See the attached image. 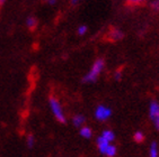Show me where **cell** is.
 <instances>
[{"label": "cell", "instance_id": "cell-17", "mask_svg": "<svg viewBox=\"0 0 159 157\" xmlns=\"http://www.w3.org/2000/svg\"><path fill=\"white\" fill-rule=\"evenodd\" d=\"M120 78H121V72H120V71H117V72L115 73V80H117V81H119Z\"/></svg>", "mask_w": 159, "mask_h": 157}, {"label": "cell", "instance_id": "cell-16", "mask_svg": "<svg viewBox=\"0 0 159 157\" xmlns=\"http://www.w3.org/2000/svg\"><path fill=\"white\" fill-rule=\"evenodd\" d=\"M151 7H152L155 10H159V1H153L151 3Z\"/></svg>", "mask_w": 159, "mask_h": 157}, {"label": "cell", "instance_id": "cell-12", "mask_svg": "<svg viewBox=\"0 0 159 157\" xmlns=\"http://www.w3.org/2000/svg\"><path fill=\"white\" fill-rule=\"evenodd\" d=\"M123 33L121 32L120 29H114L113 32H112V37H113V39H121L123 38Z\"/></svg>", "mask_w": 159, "mask_h": 157}, {"label": "cell", "instance_id": "cell-6", "mask_svg": "<svg viewBox=\"0 0 159 157\" xmlns=\"http://www.w3.org/2000/svg\"><path fill=\"white\" fill-rule=\"evenodd\" d=\"M72 122H74L76 127L80 128L84 125V122H85V117L83 115H76L74 117V119H72Z\"/></svg>", "mask_w": 159, "mask_h": 157}, {"label": "cell", "instance_id": "cell-11", "mask_svg": "<svg viewBox=\"0 0 159 157\" xmlns=\"http://www.w3.org/2000/svg\"><path fill=\"white\" fill-rule=\"evenodd\" d=\"M116 154V147L114 145H110V147L107 148L106 153H105V155L108 157H113L114 155Z\"/></svg>", "mask_w": 159, "mask_h": 157}, {"label": "cell", "instance_id": "cell-8", "mask_svg": "<svg viewBox=\"0 0 159 157\" xmlns=\"http://www.w3.org/2000/svg\"><path fill=\"white\" fill-rule=\"evenodd\" d=\"M80 136H83L84 138H90L93 136L92 129L88 127H83L80 129Z\"/></svg>", "mask_w": 159, "mask_h": 157}, {"label": "cell", "instance_id": "cell-2", "mask_svg": "<svg viewBox=\"0 0 159 157\" xmlns=\"http://www.w3.org/2000/svg\"><path fill=\"white\" fill-rule=\"evenodd\" d=\"M50 107H51V110H52L54 117L57 118V120L60 121V122H66V117H64L62 107L55 98H51L50 99Z\"/></svg>", "mask_w": 159, "mask_h": 157}, {"label": "cell", "instance_id": "cell-13", "mask_svg": "<svg viewBox=\"0 0 159 157\" xmlns=\"http://www.w3.org/2000/svg\"><path fill=\"white\" fill-rule=\"evenodd\" d=\"M133 138H134V140L137 142H143L144 135L141 133V131H137V133H134V135H133Z\"/></svg>", "mask_w": 159, "mask_h": 157}, {"label": "cell", "instance_id": "cell-4", "mask_svg": "<svg viewBox=\"0 0 159 157\" xmlns=\"http://www.w3.org/2000/svg\"><path fill=\"white\" fill-rule=\"evenodd\" d=\"M112 115V110L110 108H107L105 106H98L96 108L95 111V117L98 120H106L111 117Z\"/></svg>", "mask_w": 159, "mask_h": 157}, {"label": "cell", "instance_id": "cell-7", "mask_svg": "<svg viewBox=\"0 0 159 157\" xmlns=\"http://www.w3.org/2000/svg\"><path fill=\"white\" fill-rule=\"evenodd\" d=\"M102 137L106 139L107 142H111L112 140H114L115 135H114V133L113 131H111V130H105V131H103V134H102Z\"/></svg>", "mask_w": 159, "mask_h": 157}, {"label": "cell", "instance_id": "cell-1", "mask_svg": "<svg viewBox=\"0 0 159 157\" xmlns=\"http://www.w3.org/2000/svg\"><path fill=\"white\" fill-rule=\"evenodd\" d=\"M103 69H104V60L98 58V60L95 61V63L93 64L90 71L84 76L83 81L84 82H95L98 76H99V74L102 73Z\"/></svg>", "mask_w": 159, "mask_h": 157}, {"label": "cell", "instance_id": "cell-14", "mask_svg": "<svg viewBox=\"0 0 159 157\" xmlns=\"http://www.w3.org/2000/svg\"><path fill=\"white\" fill-rule=\"evenodd\" d=\"M26 144H27L28 147L32 148L34 146V144H35V138H34L32 135H30V136L27 137V139H26Z\"/></svg>", "mask_w": 159, "mask_h": 157}, {"label": "cell", "instance_id": "cell-5", "mask_svg": "<svg viewBox=\"0 0 159 157\" xmlns=\"http://www.w3.org/2000/svg\"><path fill=\"white\" fill-rule=\"evenodd\" d=\"M110 145H111V142H107L105 138H103L102 136L98 137V139H97V146H98V149H99V151H101L102 154L105 155V153H106V151H107V148L110 147Z\"/></svg>", "mask_w": 159, "mask_h": 157}, {"label": "cell", "instance_id": "cell-10", "mask_svg": "<svg viewBox=\"0 0 159 157\" xmlns=\"http://www.w3.org/2000/svg\"><path fill=\"white\" fill-rule=\"evenodd\" d=\"M150 157H158V145L155 142L150 146Z\"/></svg>", "mask_w": 159, "mask_h": 157}, {"label": "cell", "instance_id": "cell-15", "mask_svg": "<svg viewBox=\"0 0 159 157\" xmlns=\"http://www.w3.org/2000/svg\"><path fill=\"white\" fill-rule=\"evenodd\" d=\"M86 32H87V26H85V25H81L78 28V34L79 35H84V34H86Z\"/></svg>", "mask_w": 159, "mask_h": 157}, {"label": "cell", "instance_id": "cell-3", "mask_svg": "<svg viewBox=\"0 0 159 157\" xmlns=\"http://www.w3.org/2000/svg\"><path fill=\"white\" fill-rule=\"evenodd\" d=\"M149 116L153 126L159 130V103L157 101H151L149 107Z\"/></svg>", "mask_w": 159, "mask_h": 157}, {"label": "cell", "instance_id": "cell-9", "mask_svg": "<svg viewBox=\"0 0 159 157\" xmlns=\"http://www.w3.org/2000/svg\"><path fill=\"white\" fill-rule=\"evenodd\" d=\"M26 25H27V27L30 29H34V28H36L37 26V20L35 17H28L26 19Z\"/></svg>", "mask_w": 159, "mask_h": 157}]
</instances>
